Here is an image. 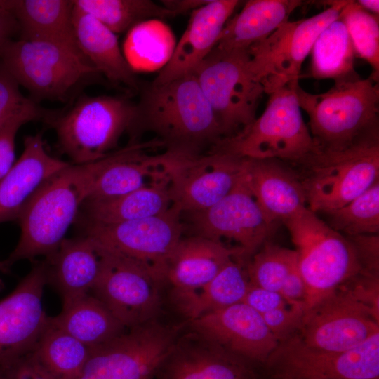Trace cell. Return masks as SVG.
Instances as JSON below:
<instances>
[{"mask_svg":"<svg viewBox=\"0 0 379 379\" xmlns=\"http://www.w3.org/2000/svg\"><path fill=\"white\" fill-rule=\"evenodd\" d=\"M18 31V22L11 13L0 12V49Z\"/></svg>","mask_w":379,"mask_h":379,"instance_id":"46","label":"cell"},{"mask_svg":"<svg viewBox=\"0 0 379 379\" xmlns=\"http://www.w3.org/2000/svg\"><path fill=\"white\" fill-rule=\"evenodd\" d=\"M49 321L93 348L110 341L128 329L91 293L63 302L62 311L50 317Z\"/></svg>","mask_w":379,"mask_h":379,"instance_id":"30","label":"cell"},{"mask_svg":"<svg viewBox=\"0 0 379 379\" xmlns=\"http://www.w3.org/2000/svg\"><path fill=\"white\" fill-rule=\"evenodd\" d=\"M20 84L0 60V128L31 99L20 91Z\"/></svg>","mask_w":379,"mask_h":379,"instance_id":"41","label":"cell"},{"mask_svg":"<svg viewBox=\"0 0 379 379\" xmlns=\"http://www.w3.org/2000/svg\"><path fill=\"white\" fill-rule=\"evenodd\" d=\"M348 1H330L323 11L312 17L287 21L265 39L246 48L248 65L271 94L300 77L302 65L319 34L340 15Z\"/></svg>","mask_w":379,"mask_h":379,"instance_id":"10","label":"cell"},{"mask_svg":"<svg viewBox=\"0 0 379 379\" xmlns=\"http://www.w3.org/2000/svg\"><path fill=\"white\" fill-rule=\"evenodd\" d=\"M45 260L48 283L58 290L62 303L91 293L101 268L100 247L86 235L65 239Z\"/></svg>","mask_w":379,"mask_h":379,"instance_id":"25","label":"cell"},{"mask_svg":"<svg viewBox=\"0 0 379 379\" xmlns=\"http://www.w3.org/2000/svg\"><path fill=\"white\" fill-rule=\"evenodd\" d=\"M310 77L335 82L359 78L355 51L343 20L338 16L317 36L311 50Z\"/></svg>","mask_w":379,"mask_h":379,"instance_id":"32","label":"cell"},{"mask_svg":"<svg viewBox=\"0 0 379 379\" xmlns=\"http://www.w3.org/2000/svg\"><path fill=\"white\" fill-rule=\"evenodd\" d=\"M0 60L35 100L66 101L99 73L82 53L46 41L9 40L0 49Z\"/></svg>","mask_w":379,"mask_h":379,"instance_id":"9","label":"cell"},{"mask_svg":"<svg viewBox=\"0 0 379 379\" xmlns=\"http://www.w3.org/2000/svg\"><path fill=\"white\" fill-rule=\"evenodd\" d=\"M73 8L69 0H15L12 14L20 39L50 42L81 53L74 32Z\"/></svg>","mask_w":379,"mask_h":379,"instance_id":"28","label":"cell"},{"mask_svg":"<svg viewBox=\"0 0 379 379\" xmlns=\"http://www.w3.org/2000/svg\"><path fill=\"white\" fill-rule=\"evenodd\" d=\"M241 258L230 261L201 288L173 293L174 302L188 321L243 302L250 281Z\"/></svg>","mask_w":379,"mask_h":379,"instance_id":"31","label":"cell"},{"mask_svg":"<svg viewBox=\"0 0 379 379\" xmlns=\"http://www.w3.org/2000/svg\"><path fill=\"white\" fill-rule=\"evenodd\" d=\"M172 206L181 213L206 209L226 196L243 172V158L218 152L195 155L166 149Z\"/></svg>","mask_w":379,"mask_h":379,"instance_id":"13","label":"cell"},{"mask_svg":"<svg viewBox=\"0 0 379 379\" xmlns=\"http://www.w3.org/2000/svg\"><path fill=\"white\" fill-rule=\"evenodd\" d=\"M263 366L270 379H379V333L340 352L313 349L293 333Z\"/></svg>","mask_w":379,"mask_h":379,"instance_id":"11","label":"cell"},{"mask_svg":"<svg viewBox=\"0 0 379 379\" xmlns=\"http://www.w3.org/2000/svg\"><path fill=\"white\" fill-rule=\"evenodd\" d=\"M208 0H165L161 1L162 5L172 11L175 15L191 12L203 5Z\"/></svg>","mask_w":379,"mask_h":379,"instance_id":"47","label":"cell"},{"mask_svg":"<svg viewBox=\"0 0 379 379\" xmlns=\"http://www.w3.org/2000/svg\"><path fill=\"white\" fill-rule=\"evenodd\" d=\"M73 3L116 34L147 20L175 16L163 5L149 0H74Z\"/></svg>","mask_w":379,"mask_h":379,"instance_id":"35","label":"cell"},{"mask_svg":"<svg viewBox=\"0 0 379 379\" xmlns=\"http://www.w3.org/2000/svg\"><path fill=\"white\" fill-rule=\"evenodd\" d=\"M93 349L49 321L32 353L57 379H77Z\"/></svg>","mask_w":379,"mask_h":379,"instance_id":"34","label":"cell"},{"mask_svg":"<svg viewBox=\"0 0 379 379\" xmlns=\"http://www.w3.org/2000/svg\"><path fill=\"white\" fill-rule=\"evenodd\" d=\"M237 0H209L192 11L185 31L152 83L159 85L192 72L216 46Z\"/></svg>","mask_w":379,"mask_h":379,"instance_id":"20","label":"cell"},{"mask_svg":"<svg viewBox=\"0 0 379 379\" xmlns=\"http://www.w3.org/2000/svg\"><path fill=\"white\" fill-rule=\"evenodd\" d=\"M246 49L214 47L193 71L220 126L222 139L232 137L255 119L265 91L248 65Z\"/></svg>","mask_w":379,"mask_h":379,"instance_id":"8","label":"cell"},{"mask_svg":"<svg viewBox=\"0 0 379 379\" xmlns=\"http://www.w3.org/2000/svg\"><path fill=\"white\" fill-rule=\"evenodd\" d=\"M242 302L261 315L290 305L279 292L256 286L251 283Z\"/></svg>","mask_w":379,"mask_h":379,"instance_id":"44","label":"cell"},{"mask_svg":"<svg viewBox=\"0 0 379 379\" xmlns=\"http://www.w3.org/2000/svg\"><path fill=\"white\" fill-rule=\"evenodd\" d=\"M339 16L345 24L355 54L371 66L373 72L370 76L378 81V15L366 11L356 1H348Z\"/></svg>","mask_w":379,"mask_h":379,"instance_id":"37","label":"cell"},{"mask_svg":"<svg viewBox=\"0 0 379 379\" xmlns=\"http://www.w3.org/2000/svg\"><path fill=\"white\" fill-rule=\"evenodd\" d=\"M169 177L164 172L148 184L121 196L84 202L86 223L114 224L159 215L171 206Z\"/></svg>","mask_w":379,"mask_h":379,"instance_id":"27","label":"cell"},{"mask_svg":"<svg viewBox=\"0 0 379 379\" xmlns=\"http://www.w3.org/2000/svg\"><path fill=\"white\" fill-rule=\"evenodd\" d=\"M98 246L101 268L91 293L126 328L155 319L161 279L146 265Z\"/></svg>","mask_w":379,"mask_h":379,"instance_id":"12","label":"cell"},{"mask_svg":"<svg viewBox=\"0 0 379 379\" xmlns=\"http://www.w3.org/2000/svg\"><path fill=\"white\" fill-rule=\"evenodd\" d=\"M0 379H57L32 352L0 365Z\"/></svg>","mask_w":379,"mask_h":379,"instance_id":"42","label":"cell"},{"mask_svg":"<svg viewBox=\"0 0 379 379\" xmlns=\"http://www.w3.org/2000/svg\"><path fill=\"white\" fill-rule=\"evenodd\" d=\"M105 157L87 164L69 163L39 187L17 219L18 242L0 268L21 260L47 258L58 249L87 199Z\"/></svg>","mask_w":379,"mask_h":379,"instance_id":"2","label":"cell"},{"mask_svg":"<svg viewBox=\"0 0 379 379\" xmlns=\"http://www.w3.org/2000/svg\"><path fill=\"white\" fill-rule=\"evenodd\" d=\"M243 176L259 206L276 222L307 206L298 174L284 161L243 158Z\"/></svg>","mask_w":379,"mask_h":379,"instance_id":"22","label":"cell"},{"mask_svg":"<svg viewBox=\"0 0 379 379\" xmlns=\"http://www.w3.org/2000/svg\"><path fill=\"white\" fill-rule=\"evenodd\" d=\"M183 231L182 213L171 206L166 211L146 218L108 225L86 223L84 235L146 265L164 281L166 263Z\"/></svg>","mask_w":379,"mask_h":379,"instance_id":"15","label":"cell"},{"mask_svg":"<svg viewBox=\"0 0 379 379\" xmlns=\"http://www.w3.org/2000/svg\"><path fill=\"white\" fill-rule=\"evenodd\" d=\"M161 146L164 145L157 138L108 154L86 201L121 196L148 184L164 172L166 154L148 155L145 151Z\"/></svg>","mask_w":379,"mask_h":379,"instance_id":"23","label":"cell"},{"mask_svg":"<svg viewBox=\"0 0 379 379\" xmlns=\"http://www.w3.org/2000/svg\"><path fill=\"white\" fill-rule=\"evenodd\" d=\"M193 332L252 363L264 364L279 342L262 315L244 302L190 320Z\"/></svg>","mask_w":379,"mask_h":379,"instance_id":"18","label":"cell"},{"mask_svg":"<svg viewBox=\"0 0 379 379\" xmlns=\"http://www.w3.org/2000/svg\"><path fill=\"white\" fill-rule=\"evenodd\" d=\"M155 20L141 22L127 33L123 53L134 72L162 69L173 53L175 46L171 30Z\"/></svg>","mask_w":379,"mask_h":379,"instance_id":"33","label":"cell"},{"mask_svg":"<svg viewBox=\"0 0 379 379\" xmlns=\"http://www.w3.org/2000/svg\"><path fill=\"white\" fill-rule=\"evenodd\" d=\"M279 293L290 305H305L307 288L300 272L298 264L286 276L281 286Z\"/></svg>","mask_w":379,"mask_h":379,"instance_id":"45","label":"cell"},{"mask_svg":"<svg viewBox=\"0 0 379 379\" xmlns=\"http://www.w3.org/2000/svg\"><path fill=\"white\" fill-rule=\"evenodd\" d=\"M160 379H255L251 363L193 332L177 340Z\"/></svg>","mask_w":379,"mask_h":379,"instance_id":"19","label":"cell"},{"mask_svg":"<svg viewBox=\"0 0 379 379\" xmlns=\"http://www.w3.org/2000/svg\"><path fill=\"white\" fill-rule=\"evenodd\" d=\"M237 257H245L239 248L196 235L182 237L166 263L164 281L173 293L199 289Z\"/></svg>","mask_w":379,"mask_h":379,"instance_id":"24","label":"cell"},{"mask_svg":"<svg viewBox=\"0 0 379 379\" xmlns=\"http://www.w3.org/2000/svg\"><path fill=\"white\" fill-rule=\"evenodd\" d=\"M187 214L196 236L222 244L223 241L234 242L245 257L253 255L267 241L277 223L259 206L243 172L234 187L219 201Z\"/></svg>","mask_w":379,"mask_h":379,"instance_id":"16","label":"cell"},{"mask_svg":"<svg viewBox=\"0 0 379 379\" xmlns=\"http://www.w3.org/2000/svg\"><path fill=\"white\" fill-rule=\"evenodd\" d=\"M299 0H250L229 19L215 46L222 50L246 49L288 21Z\"/></svg>","mask_w":379,"mask_h":379,"instance_id":"29","label":"cell"},{"mask_svg":"<svg viewBox=\"0 0 379 379\" xmlns=\"http://www.w3.org/2000/svg\"><path fill=\"white\" fill-rule=\"evenodd\" d=\"M305 312V305H291L262 315L267 328L278 342L295 333Z\"/></svg>","mask_w":379,"mask_h":379,"instance_id":"40","label":"cell"},{"mask_svg":"<svg viewBox=\"0 0 379 379\" xmlns=\"http://www.w3.org/2000/svg\"><path fill=\"white\" fill-rule=\"evenodd\" d=\"M72 23L79 51L99 73L131 88H140L115 33L74 5Z\"/></svg>","mask_w":379,"mask_h":379,"instance_id":"26","label":"cell"},{"mask_svg":"<svg viewBox=\"0 0 379 379\" xmlns=\"http://www.w3.org/2000/svg\"><path fill=\"white\" fill-rule=\"evenodd\" d=\"M296 95L321 149H343L378 130L379 86L371 76L335 82L318 94L308 93L298 84Z\"/></svg>","mask_w":379,"mask_h":379,"instance_id":"4","label":"cell"},{"mask_svg":"<svg viewBox=\"0 0 379 379\" xmlns=\"http://www.w3.org/2000/svg\"><path fill=\"white\" fill-rule=\"evenodd\" d=\"M15 0H0V12L12 13Z\"/></svg>","mask_w":379,"mask_h":379,"instance_id":"49","label":"cell"},{"mask_svg":"<svg viewBox=\"0 0 379 379\" xmlns=\"http://www.w3.org/2000/svg\"><path fill=\"white\" fill-rule=\"evenodd\" d=\"M135 110L131 135L151 131L167 149L200 155L205 148L210 151L222 139L193 72L166 83L143 87Z\"/></svg>","mask_w":379,"mask_h":379,"instance_id":"1","label":"cell"},{"mask_svg":"<svg viewBox=\"0 0 379 379\" xmlns=\"http://www.w3.org/2000/svg\"><path fill=\"white\" fill-rule=\"evenodd\" d=\"M325 213L327 224L347 237L378 234L379 181L345 205Z\"/></svg>","mask_w":379,"mask_h":379,"instance_id":"36","label":"cell"},{"mask_svg":"<svg viewBox=\"0 0 379 379\" xmlns=\"http://www.w3.org/2000/svg\"><path fill=\"white\" fill-rule=\"evenodd\" d=\"M44 111L30 100L0 128V180L15 164V140L24 124L44 116Z\"/></svg>","mask_w":379,"mask_h":379,"instance_id":"39","label":"cell"},{"mask_svg":"<svg viewBox=\"0 0 379 379\" xmlns=\"http://www.w3.org/2000/svg\"><path fill=\"white\" fill-rule=\"evenodd\" d=\"M295 333L313 349L345 352L379 333L378 316L342 285L305 311Z\"/></svg>","mask_w":379,"mask_h":379,"instance_id":"14","label":"cell"},{"mask_svg":"<svg viewBox=\"0 0 379 379\" xmlns=\"http://www.w3.org/2000/svg\"><path fill=\"white\" fill-rule=\"evenodd\" d=\"M357 3L366 11L378 15L379 1L378 0H359Z\"/></svg>","mask_w":379,"mask_h":379,"instance_id":"48","label":"cell"},{"mask_svg":"<svg viewBox=\"0 0 379 379\" xmlns=\"http://www.w3.org/2000/svg\"><path fill=\"white\" fill-rule=\"evenodd\" d=\"M135 105L111 95L84 96L67 112L49 120L59 148L73 164L97 161L111 153L126 131L130 132Z\"/></svg>","mask_w":379,"mask_h":379,"instance_id":"7","label":"cell"},{"mask_svg":"<svg viewBox=\"0 0 379 379\" xmlns=\"http://www.w3.org/2000/svg\"><path fill=\"white\" fill-rule=\"evenodd\" d=\"M69 164L46 152L41 133L26 136L20 157L0 180V223L17 220L39 187Z\"/></svg>","mask_w":379,"mask_h":379,"instance_id":"21","label":"cell"},{"mask_svg":"<svg viewBox=\"0 0 379 379\" xmlns=\"http://www.w3.org/2000/svg\"><path fill=\"white\" fill-rule=\"evenodd\" d=\"M298 265V255L291 250L265 242L246 265L251 284L279 292L288 274Z\"/></svg>","mask_w":379,"mask_h":379,"instance_id":"38","label":"cell"},{"mask_svg":"<svg viewBox=\"0 0 379 379\" xmlns=\"http://www.w3.org/2000/svg\"><path fill=\"white\" fill-rule=\"evenodd\" d=\"M283 222L296 248L298 267L306 285L305 311L361 270L347 237L307 206Z\"/></svg>","mask_w":379,"mask_h":379,"instance_id":"6","label":"cell"},{"mask_svg":"<svg viewBox=\"0 0 379 379\" xmlns=\"http://www.w3.org/2000/svg\"><path fill=\"white\" fill-rule=\"evenodd\" d=\"M347 237L355 249L361 270L378 274V234H361Z\"/></svg>","mask_w":379,"mask_h":379,"instance_id":"43","label":"cell"},{"mask_svg":"<svg viewBox=\"0 0 379 379\" xmlns=\"http://www.w3.org/2000/svg\"><path fill=\"white\" fill-rule=\"evenodd\" d=\"M298 81L270 94L262 114L238 134L208 152L240 158L296 162L319 149L304 121L296 95Z\"/></svg>","mask_w":379,"mask_h":379,"instance_id":"5","label":"cell"},{"mask_svg":"<svg viewBox=\"0 0 379 379\" xmlns=\"http://www.w3.org/2000/svg\"><path fill=\"white\" fill-rule=\"evenodd\" d=\"M47 284L44 260L0 301V365L32 352L48 326L42 302Z\"/></svg>","mask_w":379,"mask_h":379,"instance_id":"17","label":"cell"},{"mask_svg":"<svg viewBox=\"0 0 379 379\" xmlns=\"http://www.w3.org/2000/svg\"><path fill=\"white\" fill-rule=\"evenodd\" d=\"M292 164L307 206L314 213L338 208L360 195L379 177V131H374L338 150L319 149Z\"/></svg>","mask_w":379,"mask_h":379,"instance_id":"3","label":"cell"}]
</instances>
